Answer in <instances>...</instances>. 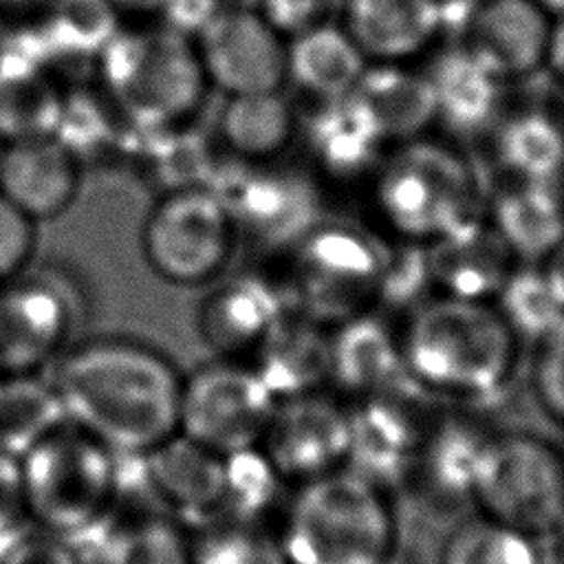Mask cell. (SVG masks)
I'll return each mask as SVG.
<instances>
[{
    "label": "cell",
    "instance_id": "cell-1",
    "mask_svg": "<svg viewBox=\"0 0 564 564\" xmlns=\"http://www.w3.org/2000/svg\"><path fill=\"white\" fill-rule=\"evenodd\" d=\"M48 381L66 421L115 454H148L176 434L183 379L145 344L86 341L55 359Z\"/></svg>",
    "mask_w": 564,
    "mask_h": 564
},
{
    "label": "cell",
    "instance_id": "cell-2",
    "mask_svg": "<svg viewBox=\"0 0 564 564\" xmlns=\"http://www.w3.org/2000/svg\"><path fill=\"white\" fill-rule=\"evenodd\" d=\"M518 337L485 300L441 295L423 304L399 335L408 379L456 401L505 388L518 364Z\"/></svg>",
    "mask_w": 564,
    "mask_h": 564
},
{
    "label": "cell",
    "instance_id": "cell-3",
    "mask_svg": "<svg viewBox=\"0 0 564 564\" xmlns=\"http://www.w3.org/2000/svg\"><path fill=\"white\" fill-rule=\"evenodd\" d=\"M278 540L286 564H388L399 524L386 487L346 465L295 485Z\"/></svg>",
    "mask_w": 564,
    "mask_h": 564
},
{
    "label": "cell",
    "instance_id": "cell-4",
    "mask_svg": "<svg viewBox=\"0 0 564 564\" xmlns=\"http://www.w3.org/2000/svg\"><path fill=\"white\" fill-rule=\"evenodd\" d=\"M95 62L101 93L134 130L189 123L209 88L194 40L163 22L121 26Z\"/></svg>",
    "mask_w": 564,
    "mask_h": 564
},
{
    "label": "cell",
    "instance_id": "cell-5",
    "mask_svg": "<svg viewBox=\"0 0 564 564\" xmlns=\"http://www.w3.org/2000/svg\"><path fill=\"white\" fill-rule=\"evenodd\" d=\"M26 516L75 546L106 522L117 485V454L66 423L20 458Z\"/></svg>",
    "mask_w": 564,
    "mask_h": 564
},
{
    "label": "cell",
    "instance_id": "cell-6",
    "mask_svg": "<svg viewBox=\"0 0 564 564\" xmlns=\"http://www.w3.org/2000/svg\"><path fill=\"white\" fill-rule=\"evenodd\" d=\"M469 498L480 516L535 540L557 533L564 524V452L531 432L487 434Z\"/></svg>",
    "mask_w": 564,
    "mask_h": 564
},
{
    "label": "cell",
    "instance_id": "cell-7",
    "mask_svg": "<svg viewBox=\"0 0 564 564\" xmlns=\"http://www.w3.org/2000/svg\"><path fill=\"white\" fill-rule=\"evenodd\" d=\"M377 203L386 223L410 242L441 240L478 223V181L456 152L408 141L383 167Z\"/></svg>",
    "mask_w": 564,
    "mask_h": 564
},
{
    "label": "cell",
    "instance_id": "cell-8",
    "mask_svg": "<svg viewBox=\"0 0 564 564\" xmlns=\"http://www.w3.org/2000/svg\"><path fill=\"white\" fill-rule=\"evenodd\" d=\"M238 236L225 200L209 185H194L156 196L143 218L139 247L159 280L203 286L229 267Z\"/></svg>",
    "mask_w": 564,
    "mask_h": 564
},
{
    "label": "cell",
    "instance_id": "cell-9",
    "mask_svg": "<svg viewBox=\"0 0 564 564\" xmlns=\"http://www.w3.org/2000/svg\"><path fill=\"white\" fill-rule=\"evenodd\" d=\"M275 394L249 361L216 359L181 383L176 432L220 456L253 449Z\"/></svg>",
    "mask_w": 564,
    "mask_h": 564
},
{
    "label": "cell",
    "instance_id": "cell-10",
    "mask_svg": "<svg viewBox=\"0 0 564 564\" xmlns=\"http://www.w3.org/2000/svg\"><path fill=\"white\" fill-rule=\"evenodd\" d=\"M350 405L324 388L275 399L258 449L284 482H306L348 465Z\"/></svg>",
    "mask_w": 564,
    "mask_h": 564
},
{
    "label": "cell",
    "instance_id": "cell-11",
    "mask_svg": "<svg viewBox=\"0 0 564 564\" xmlns=\"http://www.w3.org/2000/svg\"><path fill=\"white\" fill-rule=\"evenodd\" d=\"M295 311L326 324L344 322L368 291H377L381 260L372 247L346 229H311L295 242Z\"/></svg>",
    "mask_w": 564,
    "mask_h": 564
},
{
    "label": "cell",
    "instance_id": "cell-12",
    "mask_svg": "<svg viewBox=\"0 0 564 564\" xmlns=\"http://www.w3.org/2000/svg\"><path fill=\"white\" fill-rule=\"evenodd\" d=\"M194 46L209 86L227 97L280 90L286 82V40L258 9L223 7Z\"/></svg>",
    "mask_w": 564,
    "mask_h": 564
},
{
    "label": "cell",
    "instance_id": "cell-13",
    "mask_svg": "<svg viewBox=\"0 0 564 564\" xmlns=\"http://www.w3.org/2000/svg\"><path fill=\"white\" fill-rule=\"evenodd\" d=\"M240 172L212 174L209 187L229 207L238 234L249 231L256 240L282 247L302 240L317 223V196L313 185L291 172L267 170L238 161Z\"/></svg>",
    "mask_w": 564,
    "mask_h": 564
},
{
    "label": "cell",
    "instance_id": "cell-14",
    "mask_svg": "<svg viewBox=\"0 0 564 564\" xmlns=\"http://www.w3.org/2000/svg\"><path fill=\"white\" fill-rule=\"evenodd\" d=\"M68 293L48 278L18 275L0 284V375L53 364L70 333Z\"/></svg>",
    "mask_w": 564,
    "mask_h": 564
},
{
    "label": "cell",
    "instance_id": "cell-15",
    "mask_svg": "<svg viewBox=\"0 0 564 564\" xmlns=\"http://www.w3.org/2000/svg\"><path fill=\"white\" fill-rule=\"evenodd\" d=\"M551 26V15L535 0H480L474 2L463 35L465 46L509 82L546 64Z\"/></svg>",
    "mask_w": 564,
    "mask_h": 564
},
{
    "label": "cell",
    "instance_id": "cell-16",
    "mask_svg": "<svg viewBox=\"0 0 564 564\" xmlns=\"http://www.w3.org/2000/svg\"><path fill=\"white\" fill-rule=\"evenodd\" d=\"M143 458L161 507L185 531L220 518L225 456L176 432Z\"/></svg>",
    "mask_w": 564,
    "mask_h": 564
},
{
    "label": "cell",
    "instance_id": "cell-17",
    "mask_svg": "<svg viewBox=\"0 0 564 564\" xmlns=\"http://www.w3.org/2000/svg\"><path fill=\"white\" fill-rule=\"evenodd\" d=\"M84 165L55 137L0 145V194L31 220H53L77 198Z\"/></svg>",
    "mask_w": 564,
    "mask_h": 564
},
{
    "label": "cell",
    "instance_id": "cell-18",
    "mask_svg": "<svg viewBox=\"0 0 564 564\" xmlns=\"http://www.w3.org/2000/svg\"><path fill=\"white\" fill-rule=\"evenodd\" d=\"M284 300L260 275H236L218 284L198 306L196 330L218 359L253 357L284 313Z\"/></svg>",
    "mask_w": 564,
    "mask_h": 564
},
{
    "label": "cell",
    "instance_id": "cell-19",
    "mask_svg": "<svg viewBox=\"0 0 564 564\" xmlns=\"http://www.w3.org/2000/svg\"><path fill=\"white\" fill-rule=\"evenodd\" d=\"M64 90L51 77L35 31L0 48V143L55 137Z\"/></svg>",
    "mask_w": 564,
    "mask_h": 564
},
{
    "label": "cell",
    "instance_id": "cell-20",
    "mask_svg": "<svg viewBox=\"0 0 564 564\" xmlns=\"http://www.w3.org/2000/svg\"><path fill=\"white\" fill-rule=\"evenodd\" d=\"M405 375L399 335L379 319L352 315L328 335V383L350 403L390 390Z\"/></svg>",
    "mask_w": 564,
    "mask_h": 564
},
{
    "label": "cell",
    "instance_id": "cell-21",
    "mask_svg": "<svg viewBox=\"0 0 564 564\" xmlns=\"http://www.w3.org/2000/svg\"><path fill=\"white\" fill-rule=\"evenodd\" d=\"M441 29L438 0H346L344 31L366 59L397 64L425 48Z\"/></svg>",
    "mask_w": 564,
    "mask_h": 564
},
{
    "label": "cell",
    "instance_id": "cell-22",
    "mask_svg": "<svg viewBox=\"0 0 564 564\" xmlns=\"http://www.w3.org/2000/svg\"><path fill=\"white\" fill-rule=\"evenodd\" d=\"M328 335L319 322L284 308L249 364L275 399L324 388L328 383Z\"/></svg>",
    "mask_w": 564,
    "mask_h": 564
},
{
    "label": "cell",
    "instance_id": "cell-23",
    "mask_svg": "<svg viewBox=\"0 0 564 564\" xmlns=\"http://www.w3.org/2000/svg\"><path fill=\"white\" fill-rule=\"evenodd\" d=\"M427 79L436 101V119L456 134L482 132L500 110L505 79L465 44L443 51Z\"/></svg>",
    "mask_w": 564,
    "mask_h": 564
},
{
    "label": "cell",
    "instance_id": "cell-24",
    "mask_svg": "<svg viewBox=\"0 0 564 564\" xmlns=\"http://www.w3.org/2000/svg\"><path fill=\"white\" fill-rule=\"evenodd\" d=\"M366 68V55L344 26L319 22L286 42V79L319 104L350 95Z\"/></svg>",
    "mask_w": 564,
    "mask_h": 564
},
{
    "label": "cell",
    "instance_id": "cell-25",
    "mask_svg": "<svg viewBox=\"0 0 564 564\" xmlns=\"http://www.w3.org/2000/svg\"><path fill=\"white\" fill-rule=\"evenodd\" d=\"M311 117L306 126L311 152L337 176H355L370 167L386 143L377 119L355 90L322 101Z\"/></svg>",
    "mask_w": 564,
    "mask_h": 564
},
{
    "label": "cell",
    "instance_id": "cell-26",
    "mask_svg": "<svg viewBox=\"0 0 564 564\" xmlns=\"http://www.w3.org/2000/svg\"><path fill=\"white\" fill-rule=\"evenodd\" d=\"M295 137V112L280 90L229 95L218 115L225 152L242 163L264 165Z\"/></svg>",
    "mask_w": 564,
    "mask_h": 564
},
{
    "label": "cell",
    "instance_id": "cell-27",
    "mask_svg": "<svg viewBox=\"0 0 564 564\" xmlns=\"http://www.w3.org/2000/svg\"><path fill=\"white\" fill-rule=\"evenodd\" d=\"M511 249L496 234L482 229L480 220L434 242L430 253L432 278L441 280L447 289L445 295L485 300L498 293L509 269Z\"/></svg>",
    "mask_w": 564,
    "mask_h": 564
},
{
    "label": "cell",
    "instance_id": "cell-28",
    "mask_svg": "<svg viewBox=\"0 0 564 564\" xmlns=\"http://www.w3.org/2000/svg\"><path fill=\"white\" fill-rule=\"evenodd\" d=\"M491 220L511 253L524 260H544L564 240V205L549 183L507 187L494 200Z\"/></svg>",
    "mask_w": 564,
    "mask_h": 564
},
{
    "label": "cell",
    "instance_id": "cell-29",
    "mask_svg": "<svg viewBox=\"0 0 564 564\" xmlns=\"http://www.w3.org/2000/svg\"><path fill=\"white\" fill-rule=\"evenodd\" d=\"M77 549L82 564H189L187 531L163 513L115 520Z\"/></svg>",
    "mask_w": 564,
    "mask_h": 564
},
{
    "label": "cell",
    "instance_id": "cell-30",
    "mask_svg": "<svg viewBox=\"0 0 564 564\" xmlns=\"http://www.w3.org/2000/svg\"><path fill=\"white\" fill-rule=\"evenodd\" d=\"M355 93L370 108L386 141H414L436 119L427 75L397 64H368Z\"/></svg>",
    "mask_w": 564,
    "mask_h": 564
},
{
    "label": "cell",
    "instance_id": "cell-31",
    "mask_svg": "<svg viewBox=\"0 0 564 564\" xmlns=\"http://www.w3.org/2000/svg\"><path fill=\"white\" fill-rule=\"evenodd\" d=\"M64 405L48 379L35 372L0 375V452L22 458L64 427Z\"/></svg>",
    "mask_w": 564,
    "mask_h": 564
},
{
    "label": "cell",
    "instance_id": "cell-32",
    "mask_svg": "<svg viewBox=\"0 0 564 564\" xmlns=\"http://www.w3.org/2000/svg\"><path fill=\"white\" fill-rule=\"evenodd\" d=\"M119 13L108 0H51L35 26L42 55L51 68L57 59H97L121 29Z\"/></svg>",
    "mask_w": 564,
    "mask_h": 564
},
{
    "label": "cell",
    "instance_id": "cell-33",
    "mask_svg": "<svg viewBox=\"0 0 564 564\" xmlns=\"http://www.w3.org/2000/svg\"><path fill=\"white\" fill-rule=\"evenodd\" d=\"M496 154L518 181L555 185L564 172V128L540 110L518 112L498 128Z\"/></svg>",
    "mask_w": 564,
    "mask_h": 564
},
{
    "label": "cell",
    "instance_id": "cell-34",
    "mask_svg": "<svg viewBox=\"0 0 564 564\" xmlns=\"http://www.w3.org/2000/svg\"><path fill=\"white\" fill-rule=\"evenodd\" d=\"M132 152L141 159L152 183L161 185V194L194 185H209L216 170L207 141H203L189 123L137 130Z\"/></svg>",
    "mask_w": 564,
    "mask_h": 564
},
{
    "label": "cell",
    "instance_id": "cell-35",
    "mask_svg": "<svg viewBox=\"0 0 564 564\" xmlns=\"http://www.w3.org/2000/svg\"><path fill=\"white\" fill-rule=\"evenodd\" d=\"M438 564H544V555L540 540L476 513L447 533Z\"/></svg>",
    "mask_w": 564,
    "mask_h": 564
},
{
    "label": "cell",
    "instance_id": "cell-36",
    "mask_svg": "<svg viewBox=\"0 0 564 564\" xmlns=\"http://www.w3.org/2000/svg\"><path fill=\"white\" fill-rule=\"evenodd\" d=\"M189 564H286L267 520H216L187 531Z\"/></svg>",
    "mask_w": 564,
    "mask_h": 564
},
{
    "label": "cell",
    "instance_id": "cell-37",
    "mask_svg": "<svg viewBox=\"0 0 564 564\" xmlns=\"http://www.w3.org/2000/svg\"><path fill=\"white\" fill-rule=\"evenodd\" d=\"M485 438L487 434L463 421L441 423L427 432L416 458L423 463L425 478L436 494L469 498Z\"/></svg>",
    "mask_w": 564,
    "mask_h": 564
},
{
    "label": "cell",
    "instance_id": "cell-38",
    "mask_svg": "<svg viewBox=\"0 0 564 564\" xmlns=\"http://www.w3.org/2000/svg\"><path fill=\"white\" fill-rule=\"evenodd\" d=\"M128 126L130 123L119 115L104 93H64L55 139H59L84 165V161L97 159L110 150L112 143L117 148L123 145L126 132L121 128Z\"/></svg>",
    "mask_w": 564,
    "mask_h": 564
},
{
    "label": "cell",
    "instance_id": "cell-39",
    "mask_svg": "<svg viewBox=\"0 0 564 564\" xmlns=\"http://www.w3.org/2000/svg\"><path fill=\"white\" fill-rule=\"evenodd\" d=\"M496 295V308L518 339L540 341L564 322V306L542 267L511 271Z\"/></svg>",
    "mask_w": 564,
    "mask_h": 564
},
{
    "label": "cell",
    "instance_id": "cell-40",
    "mask_svg": "<svg viewBox=\"0 0 564 564\" xmlns=\"http://www.w3.org/2000/svg\"><path fill=\"white\" fill-rule=\"evenodd\" d=\"M282 485L286 482L273 471L258 447L227 454L218 520H267V513L278 502Z\"/></svg>",
    "mask_w": 564,
    "mask_h": 564
},
{
    "label": "cell",
    "instance_id": "cell-41",
    "mask_svg": "<svg viewBox=\"0 0 564 564\" xmlns=\"http://www.w3.org/2000/svg\"><path fill=\"white\" fill-rule=\"evenodd\" d=\"M0 564H82L79 549L31 520L0 540Z\"/></svg>",
    "mask_w": 564,
    "mask_h": 564
},
{
    "label": "cell",
    "instance_id": "cell-42",
    "mask_svg": "<svg viewBox=\"0 0 564 564\" xmlns=\"http://www.w3.org/2000/svg\"><path fill=\"white\" fill-rule=\"evenodd\" d=\"M531 386L540 408L564 425V322L538 341Z\"/></svg>",
    "mask_w": 564,
    "mask_h": 564
},
{
    "label": "cell",
    "instance_id": "cell-43",
    "mask_svg": "<svg viewBox=\"0 0 564 564\" xmlns=\"http://www.w3.org/2000/svg\"><path fill=\"white\" fill-rule=\"evenodd\" d=\"M432 280L430 253L416 247H403L394 256H386L379 267L377 293L392 304H405Z\"/></svg>",
    "mask_w": 564,
    "mask_h": 564
},
{
    "label": "cell",
    "instance_id": "cell-44",
    "mask_svg": "<svg viewBox=\"0 0 564 564\" xmlns=\"http://www.w3.org/2000/svg\"><path fill=\"white\" fill-rule=\"evenodd\" d=\"M37 245V223L0 194V284L26 271Z\"/></svg>",
    "mask_w": 564,
    "mask_h": 564
},
{
    "label": "cell",
    "instance_id": "cell-45",
    "mask_svg": "<svg viewBox=\"0 0 564 564\" xmlns=\"http://www.w3.org/2000/svg\"><path fill=\"white\" fill-rule=\"evenodd\" d=\"M258 11L284 40L324 22V0H260Z\"/></svg>",
    "mask_w": 564,
    "mask_h": 564
},
{
    "label": "cell",
    "instance_id": "cell-46",
    "mask_svg": "<svg viewBox=\"0 0 564 564\" xmlns=\"http://www.w3.org/2000/svg\"><path fill=\"white\" fill-rule=\"evenodd\" d=\"M26 522L20 458L0 452V540Z\"/></svg>",
    "mask_w": 564,
    "mask_h": 564
},
{
    "label": "cell",
    "instance_id": "cell-47",
    "mask_svg": "<svg viewBox=\"0 0 564 564\" xmlns=\"http://www.w3.org/2000/svg\"><path fill=\"white\" fill-rule=\"evenodd\" d=\"M220 9V0H167L159 15L165 26L194 40Z\"/></svg>",
    "mask_w": 564,
    "mask_h": 564
},
{
    "label": "cell",
    "instance_id": "cell-48",
    "mask_svg": "<svg viewBox=\"0 0 564 564\" xmlns=\"http://www.w3.org/2000/svg\"><path fill=\"white\" fill-rule=\"evenodd\" d=\"M542 271L546 273L555 295L560 297V302L564 306V240L544 258Z\"/></svg>",
    "mask_w": 564,
    "mask_h": 564
},
{
    "label": "cell",
    "instance_id": "cell-49",
    "mask_svg": "<svg viewBox=\"0 0 564 564\" xmlns=\"http://www.w3.org/2000/svg\"><path fill=\"white\" fill-rule=\"evenodd\" d=\"M546 64H549L551 70L564 82V18H560V20L551 26V40H549Z\"/></svg>",
    "mask_w": 564,
    "mask_h": 564
},
{
    "label": "cell",
    "instance_id": "cell-50",
    "mask_svg": "<svg viewBox=\"0 0 564 564\" xmlns=\"http://www.w3.org/2000/svg\"><path fill=\"white\" fill-rule=\"evenodd\" d=\"M119 15H134V18H150L159 15L167 0H108Z\"/></svg>",
    "mask_w": 564,
    "mask_h": 564
},
{
    "label": "cell",
    "instance_id": "cell-51",
    "mask_svg": "<svg viewBox=\"0 0 564 564\" xmlns=\"http://www.w3.org/2000/svg\"><path fill=\"white\" fill-rule=\"evenodd\" d=\"M549 15L564 18V0H535Z\"/></svg>",
    "mask_w": 564,
    "mask_h": 564
},
{
    "label": "cell",
    "instance_id": "cell-52",
    "mask_svg": "<svg viewBox=\"0 0 564 564\" xmlns=\"http://www.w3.org/2000/svg\"><path fill=\"white\" fill-rule=\"evenodd\" d=\"M37 0H0V7L4 9H24L29 4H35Z\"/></svg>",
    "mask_w": 564,
    "mask_h": 564
}]
</instances>
